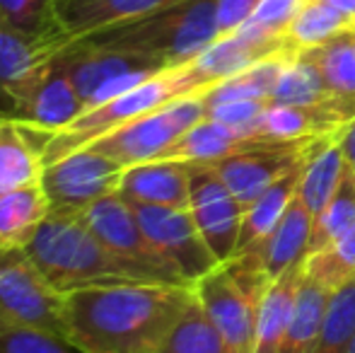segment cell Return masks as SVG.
Wrapping results in <instances>:
<instances>
[{"label":"cell","mask_w":355,"mask_h":353,"mask_svg":"<svg viewBox=\"0 0 355 353\" xmlns=\"http://www.w3.org/2000/svg\"><path fill=\"white\" fill-rule=\"evenodd\" d=\"M0 353H80L66 339L0 320Z\"/></svg>","instance_id":"36"},{"label":"cell","mask_w":355,"mask_h":353,"mask_svg":"<svg viewBox=\"0 0 355 353\" xmlns=\"http://www.w3.org/2000/svg\"><path fill=\"white\" fill-rule=\"evenodd\" d=\"M184 0H56V15L68 39L148 17Z\"/></svg>","instance_id":"17"},{"label":"cell","mask_w":355,"mask_h":353,"mask_svg":"<svg viewBox=\"0 0 355 353\" xmlns=\"http://www.w3.org/2000/svg\"><path fill=\"white\" fill-rule=\"evenodd\" d=\"M0 119H3V117H0Z\"/></svg>","instance_id":"44"},{"label":"cell","mask_w":355,"mask_h":353,"mask_svg":"<svg viewBox=\"0 0 355 353\" xmlns=\"http://www.w3.org/2000/svg\"><path fill=\"white\" fill-rule=\"evenodd\" d=\"M351 353H355V341H353V346H351Z\"/></svg>","instance_id":"41"},{"label":"cell","mask_w":355,"mask_h":353,"mask_svg":"<svg viewBox=\"0 0 355 353\" xmlns=\"http://www.w3.org/2000/svg\"><path fill=\"white\" fill-rule=\"evenodd\" d=\"M304 5L307 0H259V5L249 15L247 22L239 27V32L261 39V42H276V39L288 42L285 34Z\"/></svg>","instance_id":"35"},{"label":"cell","mask_w":355,"mask_h":353,"mask_svg":"<svg viewBox=\"0 0 355 353\" xmlns=\"http://www.w3.org/2000/svg\"><path fill=\"white\" fill-rule=\"evenodd\" d=\"M257 5L259 0H218L215 3V22H218L220 37L242 27Z\"/></svg>","instance_id":"38"},{"label":"cell","mask_w":355,"mask_h":353,"mask_svg":"<svg viewBox=\"0 0 355 353\" xmlns=\"http://www.w3.org/2000/svg\"><path fill=\"white\" fill-rule=\"evenodd\" d=\"M283 49L293 46L288 42H283V39L261 42V39L247 37L244 32L234 29V32L215 39L211 46L203 49L189 66H191V71L196 73V78L203 85H218V83L247 71L249 66L283 51Z\"/></svg>","instance_id":"18"},{"label":"cell","mask_w":355,"mask_h":353,"mask_svg":"<svg viewBox=\"0 0 355 353\" xmlns=\"http://www.w3.org/2000/svg\"><path fill=\"white\" fill-rule=\"evenodd\" d=\"M123 167L92 146L80 148L61 160L44 165L42 187L51 211L80 213L119 191Z\"/></svg>","instance_id":"10"},{"label":"cell","mask_w":355,"mask_h":353,"mask_svg":"<svg viewBox=\"0 0 355 353\" xmlns=\"http://www.w3.org/2000/svg\"><path fill=\"white\" fill-rule=\"evenodd\" d=\"M0 320L66 339L63 293L44 278L24 250H0Z\"/></svg>","instance_id":"9"},{"label":"cell","mask_w":355,"mask_h":353,"mask_svg":"<svg viewBox=\"0 0 355 353\" xmlns=\"http://www.w3.org/2000/svg\"><path fill=\"white\" fill-rule=\"evenodd\" d=\"M304 276L317 281L329 293H336L355 278V227L319 250L304 257Z\"/></svg>","instance_id":"32"},{"label":"cell","mask_w":355,"mask_h":353,"mask_svg":"<svg viewBox=\"0 0 355 353\" xmlns=\"http://www.w3.org/2000/svg\"><path fill=\"white\" fill-rule=\"evenodd\" d=\"M24 252L58 293L141 281L99 242L80 213L51 211Z\"/></svg>","instance_id":"2"},{"label":"cell","mask_w":355,"mask_h":353,"mask_svg":"<svg viewBox=\"0 0 355 353\" xmlns=\"http://www.w3.org/2000/svg\"><path fill=\"white\" fill-rule=\"evenodd\" d=\"M56 58L78 89L85 112L131 92L133 87L150 80L157 73L169 71L164 63L155 58L116 51V49H102L83 39H71Z\"/></svg>","instance_id":"6"},{"label":"cell","mask_w":355,"mask_h":353,"mask_svg":"<svg viewBox=\"0 0 355 353\" xmlns=\"http://www.w3.org/2000/svg\"><path fill=\"white\" fill-rule=\"evenodd\" d=\"M327 3L334 5L338 12H343V15H348L351 19H355V0H327Z\"/></svg>","instance_id":"40"},{"label":"cell","mask_w":355,"mask_h":353,"mask_svg":"<svg viewBox=\"0 0 355 353\" xmlns=\"http://www.w3.org/2000/svg\"><path fill=\"white\" fill-rule=\"evenodd\" d=\"M56 56L44 66L15 114V121L34 133H56L85 114L83 99Z\"/></svg>","instance_id":"15"},{"label":"cell","mask_w":355,"mask_h":353,"mask_svg":"<svg viewBox=\"0 0 355 353\" xmlns=\"http://www.w3.org/2000/svg\"><path fill=\"white\" fill-rule=\"evenodd\" d=\"M193 298V288L143 281L63 293L66 341L80 353H157Z\"/></svg>","instance_id":"1"},{"label":"cell","mask_w":355,"mask_h":353,"mask_svg":"<svg viewBox=\"0 0 355 353\" xmlns=\"http://www.w3.org/2000/svg\"><path fill=\"white\" fill-rule=\"evenodd\" d=\"M157 353H230V349L193 298V302L187 307L182 320L172 327Z\"/></svg>","instance_id":"31"},{"label":"cell","mask_w":355,"mask_h":353,"mask_svg":"<svg viewBox=\"0 0 355 353\" xmlns=\"http://www.w3.org/2000/svg\"><path fill=\"white\" fill-rule=\"evenodd\" d=\"M355 341V278L331 293L314 353H351Z\"/></svg>","instance_id":"33"},{"label":"cell","mask_w":355,"mask_h":353,"mask_svg":"<svg viewBox=\"0 0 355 353\" xmlns=\"http://www.w3.org/2000/svg\"><path fill=\"white\" fill-rule=\"evenodd\" d=\"M331 293L322 288L317 281L304 276L300 286L297 305H295L293 320L285 332V339L278 353H314L319 341V332L324 325L327 305Z\"/></svg>","instance_id":"27"},{"label":"cell","mask_w":355,"mask_h":353,"mask_svg":"<svg viewBox=\"0 0 355 353\" xmlns=\"http://www.w3.org/2000/svg\"><path fill=\"white\" fill-rule=\"evenodd\" d=\"M0 19L34 39H68L56 15V0H0Z\"/></svg>","instance_id":"34"},{"label":"cell","mask_w":355,"mask_h":353,"mask_svg":"<svg viewBox=\"0 0 355 353\" xmlns=\"http://www.w3.org/2000/svg\"><path fill=\"white\" fill-rule=\"evenodd\" d=\"M317 141L319 138L300 143H273V146L234 153V155L223 157L218 162H208V165L215 167L225 187L247 211L278 177H283L290 167L297 165Z\"/></svg>","instance_id":"13"},{"label":"cell","mask_w":355,"mask_h":353,"mask_svg":"<svg viewBox=\"0 0 355 353\" xmlns=\"http://www.w3.org/2000/svg\"><path fill=\"white\" fill-rule=\"evenodd\" d=\"M51 213L42 182L0 193V250L22 252Z\"/></svg>","instance_id":"23"},{"label":"cell","mask_w":355,"mask_h":353,"mask_svg":"<svg viewBox=\"0 0 355 353\" xmlns=\"http://www.w3.org/2000/svg\"><path fill=\"white\" fill-rule=\"evenodd\" d=\"M353 24H355V19H353Z\"/></svg>","instance_id":"43"},{"label":"cell","mask_w":355,"mask_h":353,"mask_svg":"<svg viewBox=\"0 0 355 353\" xmlns=\"http://www.w3.org/2000/svg\"><path fill=\"white\" fill-rule=\"evenodd\" d=\"M324 138H319L297 165H293L283 177H278L276 182H273L271 187H268L266 191L247 208V211H244V221H242V230H239L237 252H234V257L247 252L249 247L259 245V242L276 227V223L281 221L285 208L290 206V201H293L295 193H297L300 179H302V172H304V167H307L309 157L314 155V150H317V146L324 141Z\"/></svg>","instance_id":"21"},{"label":"cell","mask_w":355,"mask_h":353,"mask_svg":"<svg viewBox=\"0 0 355 353\" xmlns=\"http://www.w3.org/2000/svg\"><path fill=\"white\" fill-rule=\"evenodd\" d=\"M353 29H355V24H353Z\"/></svg>","instance_id":"42"},{"label":"cell","mask_w":355,"mask_h":353,"mask_svg":"<svg viewBox=\"0 0 355 353\" xmlns=\"http://www.w3.org/2000/svg\"><path fill=\"white\" fill-rule=\"evenodd\" d=\"M351 27L353 19L348 15L338 12L327 0H307V5L300 10L295 22L290 24L285 39H288V44L293 49L304 51V49L322 46L329 39L338 37V34Z\"/></svg>","instance_id":"29"},{"label":"cell","mask_w":355,"mask_h":353,"mask_svg":"<svg viewBox=\"0 0 355 353\" xmlns=\"http://www.w3.org/2000/svg\"><path fill=\"white\" fill-rule=\"evenodd\" d=\"M343 170H346V157H343V150L336 141V133H334L317 146L297 187V198L314 218L327 208V203L336 193Z\"/></svg>","instance_id":"24"},{"label":"cell","mask_w":355,"mask_h":353,"mask_svg":"<svg viewBox=\"0 0 355 353\" xmlns=\"http://www.w3.org/2000/svg\"><path fill=\"white\" fill-rule=\"evenodd\" d=\"M295 53H297V49H283V51L249 66L247 71L218 83L206 92L208 112L218 104L237 102V99H268L285 66L295 58Z\"/></svg>","instance_id":"26"},{"label":"cell","mask_w":355,"mask_h":353,"mask_svg":"<svg viewBox=\"0 0 355 353\" xmlns=\"http://www.w3.org/2000/svg\"><path fill=\"white\" fill-rule=\"evenodd\" d=\"M336 141H338V146H341L346 162L353 167V172H355V119L346 121L341 128H338V131H336Z\"/></svg>","instance_id":"39"},{"label":"cell","mask_w":355,"mask_h":353,"mask_svg":"<svg viewBox=\"0 0 355 353\" xmlns=\"http://www.w3.org/2000/svg\"><path fill=\"white\" fill-rule=\"evenodd\" d=\"M211 87L215 85H203L196 78V73L191 71V66L187 63V66L157 73L150 80L133 87L131 92L89 109L83 117L75 119L71 126L61 128L56 133H34L24 126L22 128L29 136V141L34 143V148L39 150L44 165H51V162L71 155V153L80 150V148L92 146L94 141L121 128L123 123L143 117V114L155 112V109L164 107V104L174 102V99L208 92Z\"/></svg>","instance_id":"3"},{"label":"cell","mask_w":355,"mask_h":353,"mask_svg":"<svg viewBox=\"0 0 355 353\" xmlns=\"http://www.w3.org/2000/svg\"><path fill=\"white\" fill-rule=\"evenodd\" d=\"M353 227H355V172L346 162V170H343L336 193L327 203V208L314 218L312 237H309V245H307V257L317 255L319 250L331 245L334 240L346 235Z\"/></svg>","instance_id":"30"},{"label":"cell","mask_w":355,"mask_h":353,"mask_svg":"<svg viewBox=\"0 0 355 353\" xmlns=\"http://www.w3.org/2000/svg\"><path fill=\"white\" fill-rule=\"evenodd\" d=\"M44 162L15 119H0V193L42 182Z\"/></svg>","instance_id":"25"},{"label":"cell","mask_w":355,"mask_h":353,"mask_svg":"<svg viewBox=\"0 0 355 353\" xmlns=\"http://www.w3.org/2000/svg\"><path fill=\"white\" fill-rule=\"evenodd\" d=\"M133 211L145 237L189 286H196V281L220 266L198 232L189 208L133 206Z\"/></svg>","instance_id":"11"},{"label":"cell","mask_w":355,"mask_h":353,"mask_svg":"<svg viewBox=\"0 0 355 353\" xmlns=\"http://www.w3.org/2000/svg\"><path fill=\"white\" fill-rule=\"evenodd\" d=\"M304 278V261H297L285 268L278 278H273L266 288L257 315V339H254V353H278L285 332L293 320L295 305H297L300 286Z\"/></svg>","instance_id":"20"},{"label":"cell","mask_w":355,"mask_h":353,"mask_svg":"<svg viewBox=\"0 0 355 353\" xmlns=\"http://www.w3.org/2000/svg\"><path fill=\"white\" fill-rule=\"evenodd\" d=\"M116 193L133 206L189 208V201H191V162L153 160L126 167Z\"/></svg>","instance_id":"16"},{"label":"cell","mask_w":355,"mask_h":353,"mask_svg":"<svg viewBox=\"0 0 355 353\" xmlns=\"http://www.w3.org/2000/svg\"><path fill=\"white\" fill-rule=\"evenodd\" d=\"M215 3L218 0H184L148 17L99 29L80 39L102 49L141 53L167 68H179L191 63L220 37Z\"/></svg>","instance_id":"4"},{"label":"cell","mask_w":355,"mask_h":353,"mask_svg":"<svg viewBox=\"0 0 355 353\" xmlns=\"http://www.w3.org/2000/svg\"><path fill=\"white\" fill-rule=\"evenodd\" d=\"M312 227H314V216L304 208V203L295 193V198L285 208V213L281 216V221L276 223V227L259 245L249 247L247 252L261 264L266 276L273 281V278L281 276L285 268L297 264V261H304L309 237H312Z\"/></svg>","instance_id":"19"},{"label":"cell","mask_w":355,"mask_h":353,"mask_svg":"<svg viewBox=\"0 0 355 353\" xmlns=\"http://www.w3.org/2000/svg\"><path fill=\"white\" fill-rule=\"evenodd\" d=\"M189 211L213 257L225 264L237 252L244 208L232 196L213 165L191 162V201Z\"/></svg>","instance_id":"12"},{"label":"cell","mask_w":355,"mask_h":353,"mask_svg":"<svg viewBox=\"0 0 355 353\" xmlns=\"http://www.w3.org/2000/svg\"><path fill=\"white\" fill-rule=\"evenodd\" d=\"M208 117L206 92L174 99L164 107L148 112L121 128L92 143L94 150L112 157L126 170L133 165L159 160L184 133Z\"/></svg>","instance_id":"7"},{"label":"cell","mask_w":355,"mask_h":353,"mask_svg":"<svg viewBox=\"0 0 355 353\" xmlns=\"http://www.w3.org/2000/svg\"><path fill=\"white\" fill-rule=\"evenodd\" d=\"M268 107H271L268 99H237V102H225L213 107L208 112V119H215V121L225 123L244 136H259V126H261Z\"/></svg>","instance_id":"37"},{"label":"cell","mask_w":355,"mask_h":353,"mask_svg":"<svg viewBox=\"0 0 355 353\" xmlns=\"http://www.w3.org/2000/svg\"><path fill=\"white\" fill-rule=\"evenodd\" d=\"M273 146L259 136H244L215 119H203L191 126L159 160H182V162H218L234 153L252 150V148Z\"/></svg>","instance_id":"22"},{"label":"cell","mask_w":355,"mask_h":353,"mask_svg":"<svg viewBox=\"0 0 355 353\" xmlns=\"http://www.w3.org/2000/svg\"><path fill=\"white\" fill-rule=\"evenodd\" d=\"M80 216L87 223L89 230L99 237V242L116 259H121L128 268H133L141 281L193 288L162 259V255L155 250L153 242L145 237L133 206L123 201L119 193L104 196L102 201L80 211Z\"/></svg>","instance_id":"8"},{"label":"cell","mask_w":355,"mask_h":353,"mask_svg":"<svg viewBox=\"0 0 355 353\" xmlns=\"http://www.w3.org/2000/svg\"><path fill=\"white\" fill-rule=\"evenodd\" d=\"M271 278L249 252L232 257L196 281L198 305L225 339L230 353H254L257 315Z\"/></svg>","instance_id":"5"},{"label":"cell","mask_w":355,"mask_h":353,"mask_svg":"<svg viewBox=\"0 0 355 353\" xmlns=\"http://www.w3.org/2000/svg\"><path fill=\"white\" fill-rule=\"evenodd\" d=\"M71 39H34L0 19V117L15 119L27 89Z\"/></svg>","instance_id":"14"},{"label":"cell","mask_w":355,"mask_h":353,"mask_svg":"<svg viewBox=\"0 0 355 353\" xmlns=\"http://www.w3.org/2000/svg\"><path fill=\"white\" fill-rule=\"evenodd\" d=\"M268 102L271 107H319L334 102V94L319 68L304 56V51H297L281 73Z\"/></svg>","instance_id":"28"}]
</instances>
